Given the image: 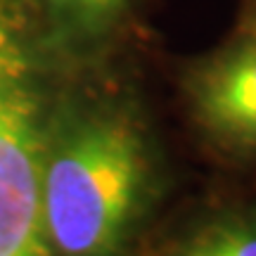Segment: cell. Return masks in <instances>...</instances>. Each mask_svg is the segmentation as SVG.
I'll list each match as a JSON object with an SVG mask.
<instances>
[{
  "instance_id": "obj_3",
  "label": "cell",
  "mask_w": 256,
  "mask_h": 256,
  "mask_svg": "<svg viewBox=\"0 0 256 256\" xmlns=\"http://www.w3.org/2000/svg\"><path fill=\"white\" fill-rule=\"evenodd\" d=\"M192 119L214 145L256 156V36L242 28L228 46L185 72Z\"/></svg>"
},
{
  "instance_id": "obj_6",
  "label": "cell",
  "mask_w": 256,
  "mask_h": 256,
  "mask_svg": "<svg viewBox=\"0 0 256 256\" xmlns=\"http://www.w3.org/2000/svg\"><path fill=\"white\" fill-rule=\"evenodd\" d=\"M244 31H249V34H254L256 36V10L252 12L247 17V24H244Z\"/></svg>"
},
{
  "instance_id": "obj_2",
  "label": "cell",
  "mask_w": 256,
  "mask_h": 256,
  "mask_svg": "<svg viewBox=\"0 0 256 256\" xmlns=\"http://www.w3.org/2000/svg\"><path fill=\"white\" fill-rule=\"evenodd\" d=\"M48 66L26 0H0V256H52L43 214Z\"/></svg>"
},
{
  "instance_id": "obj_5",
  "label": "cell",
  "mask_w": 256,
  "mask_h": 256,
  "mask_svg": "<svg viewBox=\"0 0 256 256\" xmlns=\"http://www.w3.org/2000/svg\"><path fill=\"white\" fill-rule=\"evenodd\" d=\"M176 256H256V209L202 226Z\"/></svg>"
},
{
  "instance_id": "obj_1",
  "label": "cell",
  "mask_w": 256,
  "mask_h": 256,
  "mask_svg": "<svg viewBox=\"0 0 256 256\" xmlns=\"http://www.w3.org/2000/svg\"><path fill=\"white\" fill-rule=\"evenodd\" d=\"M50 98L43 214L52 256H126L159 190L152 136L124 88L86 83Z\"/></svg>"
},
{
  "instance_id": "obj_4",
  "label": "cell",
  "mask_w": 256,
  "mask_h": 256,
  "mask_svg": "<svg viewBox=\"0 0 256 256\" xmlns=\"http://www.w3.org/2000/svg\"><path fill=\"white\" fill-rule=\"evenodd\" d=\"M136 5L138 0H26L46 60L72 72L102 62L126 31Z\"/></svg>"
}]
</instances>
